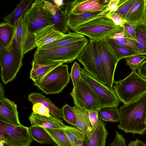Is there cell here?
<instances>
[{
	"label": "cell",
	"mask_w": 146,
	"mask_h": 146,
	"mask_svg": "<svg viewBox=\"0 0 146 146\" xmlns=\"http://www.w3.org/2000/svg\"><path fill=\"white\" fill-rule=\"evenodd\" d=\"M110 0H99V3L101 4L106 6H107Z\"/></svg>",
	"instance_id": "obj_51"
},
{
	"label": "cell",
	"mask_w": 146,
	"mask_h": 146,
	"mask_svg": "<svg viewBox=\"0 0 146 146\" xmlns=\"http://www.w3.org/2000/svg\"><path fill=\"white\" fill-rule=\"evenodd\" d=\"M137 44L139 51L146 55V24L143 22L136 24Z\"/></svg>",
	"instance_id": "obj_31"
},
{
	"label": "cell",
	"mask_w": 146,
	"mask_h": 146,
	"mask_svg": "<svg viewBox=\"0 0 146 146\" xmlns=\"http://www.w3.org/2000/svg\"><path fill=\"white\" fill-rule=\"evenodd\" d=\"M125 38L123 33L119 32L112 35L109 38L116 40H119Z\"/></svg>",
	"instance_id": "obj_47"
},
{
	"label": "cell",
	"mask_w": 146,
	"mask_h": 146,
	"mask_svg": "<svg viewBox=\"0 0 146 146\" xmlns=\"http://www.w3.org/2000/svg\"><path fill=\"white\" fill-rule=\"evenodd\" d=\"M29 119L31 125H36L43 128L63 129L66 126L62 121L53 117L52 115L47 117L32 112Z\"/></svg>",
	"instance_id": "obj_18"
},
{
	"label": "cell",
	"mask_w": 146,
	"mask_h": 146,
	"mask_svg": "<svg viewBox=\"0 0 146 146\" xmlns=\"http://www.w3.org/2000/svg\"><path fill=\"white\" fill-rule=\"evenodd\" d=\"M79 64L75 62L71 68L70 76L72 79L74 87H75L80 80L81 79Z\"/></svg>",
	"instance_id": "obj_39"
},
{
	"label": "cell",
	"mask_w": 146,
	"mask_h": 146,
	"mask_svg": "<svg viewBox=\"0 0 146 146\" xmlns=\"http://www.w3.org/2000/svg\"><path fill=\"white\" fill-rule=\"evenodd\" d=\"M109 44L118 61L123 58L139 55H143L140 51L133 49Z\"/></svg>",
	"instance_id": "obj_32"
},
{
	"label": "cell",
	"mask_w": 146,
	"mask_h": 146,
	"mask_svg": "<svg viewBox=\"0 0 146 146\" xmlns=\"http://www.w3.org/2000/svg\"><path fill=\"white\" fill-rule=\"evenodd\" d=\"M70 94L74 105L89 111L99 109L98 98L89 86L81 79Z\"/></svg>",
	"instance_id": "obj_11"
},
{
	"label": "cell",
	"mask_w": 146,
	"mask_h": 146,
	"mask_svg": "<svg viewBox=\"0 0 146 146\" xmlns=\"http://www.w3.org/2000/svg\"><path fill=\"white\" fill-rule=\"evenodd\" d=\"M53 2H51L55 6L61 9L63 8L64 4V0H53Z\"/></svg>",
	"instance_id": "obj_48"
},
{
	"label": "cell",
	"mask_w": 146,
	"mask_h": 146,
	"mask_svg": "<svg viewBox=\"0 0 146 146\" xmlns=\"http://www.w3.org/2000/svg\"><path fill=\"white\" fill-rule=\"evenodd\" d=\"M99 0L72 1L67 13L77 14L86 12L102 11L107 6L99 3Z\"/></svg>",
	"instance_id": "obj_15"
},
{
	"label": "cell",
	"mask_w": 146,
	"mask_h": 146,
	"mask_svg": "<svg viewBox=\"0 0 146 146\" xmlns=\"http://www.w3.org/2000/svg\"><path fill=\"white\" fill-rule=\"evenodd\" d=\"M64 63H65L62 62H58L40 64L33 60L32 67L29 78L33 80L34 83L38 82L54 68Z\"/></svg>",
	"instance_id": "obj_21"
},
{
	"label": "cell",
	"mask_w": 146,
	"mask_h": 146,
	"mask_svg": "<svg viewBox=\"0 0 146 146\" xmlns=\"http://www.w3.org/2000/svg\"><path fill=\"white\" fill-rule=\"evenodd\" d=\"M28 100L33 104L39 103L42 104L49 110L50 114L55 118L60 119L64 118L62 109H60L55 106L50 99L37 92H32L29 94Z\"/></svg>",
	"instance_id": "obj_20"
},
{
	"label": "cell",
	"mask_w": 146,
	"mask_h": 146,
	"mask_svg": "<svg viewBox=\"0 0 146 146\" xmlns=\"http://www.w3.org/2000/svg\"><path fill=\"white\" fill-rule=\"evenodd\" d=\"M64 118L63 119L67 123L76 126V120L75 114L68 104H65L62 108Z\"/></svg>",
	"instance_id": "obj_37"
},
{
	"label": "cell",
	"mask_w": 146,
	"mask_h": 146,
	"mask_svg": "<svg viewBox=\"0 0 146 146\" xmlns=\"http://www.w3.org/2000/svg\"><path fill=\"white\" fill-rule=\"evenodd\" d=\"M81 78L91 88L97 96L99 102V109L106 107L117 108L121 101L114 89L103 84L84 69L80 68Z\"/></svg>",
	"instance_id": "obj_9"
},
{
	"label": "cell",
	"mask_w": 146,
	"mask_h": 146,
	"mask_svg": "<svg viewBox=\"0 0 146 146\" xmlns=\"http://www.w3.org/2000/svg\"><path fill=\"white\" fill-rule=\"evenodd\" d=\"M32 110L35 113L47 117H49L50 115L49 109L42 104L38 103L33 104Z\"/></svg>",
	"instance_id": "obj_41"
},
{
	"label": "cell",
	"mask_w": 146,
	"mask_h": 146,
	"mask_svg": "<svg viewBox=\"0 0 146 146\" xmlns=\"http://www.w3.org/2000/svg\"><path fill=\"white\" fill-rule=\"evenodd\" d=\"M136 24L125 21L123 27H119L120 32L124 34L125 38L134 41L137 43L136 35Z\"/></svg>",
	"instance_id": "obj_35"
},
{
	"label": "cell",
	"mask_w": 146,
	"mask_h": 146,
	"mask_svg": "<svg viewBox=\"0 0 146 146\" xmlns=\"http://www.w3.org/2000/svg\"><path fill=\"white\" fill-rule=\"evenodd\" d=\"M108 17L111 19L117 26L123 27L125 20L119 15L113 13L109 15Z\"/></svg>",
	"instance_id": "obj_44"
},
{
	"label": "cell",
	"mask_w": 146,
	"mask_h": 146,
	"mask_svg": "<svg viewBox=\"0 0 146 146\" xmlns=\"http://www.w3.org/2000/svg\"><path fill=\"white\" fill-rule=\"evenodd\" d=\"M145 145H146V143H145Z\"/></svg>",
	"instance_id": "obj_54"
},
{
	"label": "cell",
	"mask_w": 146,
	"mask_h": 146,
	"mask_svg": "<svg viewBox=\"0 0 146 146\" xmlns=\"http://www.w3.org/2000/svg\"><path fill=\"white\" fill-rule=\"evenodd\" d=\"M144 9V0H138L129 11L125 21L135 24L143 22Z\"/></svg>",
	"instance_id": "obj_26"
},
{
	"label": "cell",
	"mask_w": 146,
	"mask_h": 146,
	"mask_svg": "<svg viewBox=\"0 0 146 146\" xmlns=\"http://www.w3.org/2000/svg\"><path fill=\"white\" fill-rule=\"evenodd\" d=\"M33 139L29 127L0 121V140L8 146H30Z\"/></svg>",
	"instance_id": "obj_10"
},
{
	"label": "cell",
	"mask_w": 146,
	"mask_h": 146,
	"mask_svg": "<svg viewBox=\"0 0 146 146\" xmlns=\"http://www.w3.org/2000/svg\"><path fill=\"white\" fill-rule=\"evenodd\" d=\"M55 13L54 5L50 1L36 0L25 11L23 19L29 30L34 33L53 24L52 18Z\"/></svg>",
	"instance_id": "obj_3"
},
{
	"label": "cell",
	"mask_w": 146,
	"mask_h": 146,
	"mask_svg": "<svg viewBox=\"0 0 146 146\" xmlns=\"http://www.w3.org/2000/svg\"><path fill=\"white\" fill-rule=\"evenodd\" d=\"M5 91L3 86V84L0 83V99L5 98Z\"/></svg>",
	"instance_id": "obj_50"
},
{
	"label": "cell",
	"mask_w": 146,
	"mask_h": 146,
	"mask_svg": "<svg viewBox=\"0 0 146 146\" xmlns=\"http://www.w3.org/2000/svg\"><path fill=\"white\" fill-rule=\"evenodd\" d=\"M127 146H146L145 143L137 139L135 140L131 141Z\"/></svg>",
	"instance_id": "obj_46"
},
{
	"label": "cell",
	"mask_w": 146,
	"mask_h": 146,
	"mask_svg": "<svg viewBox=\"0 0 146 146\" xmlns=\"http://www.w3.org/2000/svg\"><path fill=\"white\" fill-rule=\"evenodd\" d=\"M51 146H58L56 144H53Z\"/></svg>",
	"instance_id": "obj_53"
},
{
	"label": "cell",
	"mask_w": 146,
	"mask_h": 146,
	"mask_svg": "<svg viewBox=\"0 0 146 146\" xmlns=\"http://www.w3.org/2000/svg\"><path fill=\"white\" fill-rule=\"evenodd\" d=\"M76 120V126L83 132L88 139L91 137L93 130L89 118V111L74 105L71 107Z\"/></svg>",
	"instance_id": "obj_19"
},
{
	"label": "cell",
	"mask_w": 146,
	"mask_h": 146,
	"mask_svg": "<svg viewBox=\"0 0 146 146\" xmlns=\"http://www.w3.org/2000/svg\"><path fill=\"white\" fill-rule=\"evenodd\" d=\"M64 129L73 146H77L79 141L86 136L75 126L66 125Z\"/></svg>",
	"instance_id": "obj_33"
},
{
	"label": "cell",
	"mask_w": 146,
	"mask_h": 146,
	"mask_svg": "<svg viewBox=\"0 0 146 146\" xmlns=\"http://www.w3.org/2000/svg\"><path fill=\"white\" fill-rule=\"evenodd\" d=\"M3 146H5V145H4Z\"/></svg>",
	"instance_id": "obj_55"
},
{
	"label": "cell",
	"mask_w": 146,
	"mask_h": 146,
	"mask_svg": "<svg viewBox=\"0 0 146 146\" xmlns=\"http://www.w3.org/2000/svg\"><path fill=\"white\" fill-rule=\"evenodd\" d=\"M17 105L7 98L0 99V121L19 125Z\"/></svg>",
	"instance_id": "obj_14"
},
{
	"label": "cell",
	"mask_w": 146,
	"mask_h": 146,
	"mask_svg": "<svg viewBox=\"0 0 146 146\" xmlns=\"http://www.w3.org/2000/svg\"><path fill=\"white\" fill-rule=\"evenodd\" d=\"M106 86L112 88L114 82V75L118 61L111 49L108 39L98 41Z\"/></svg>",
	"instance_id": "obj_12"
},
{
	"label": "cell",
	"mask_w": 146,
	"mask_h": 146,
	"mask_svg": "<svg viewBox=\"0 0 146 146\" xmlns=\"http://www.w3.org/2000/svg\"><path fill=\"white\" fill-rule=\"evenodd\" d=\"M116 136L112 142L109 144V146H127L126 140L122 135L115 131Z\"/></svg>",
	"instance_id": "obj_43"
},
{
	"label": "cell",
	"mask_w": 146,
	"mask_h": 146,
	"mask_svg": "<svg viewBox=\"0 0 146 146\" xmlns=\"http://www.w3.org/2000/svg\"><path fill=\"white\" fill-rule=\"evenodd\" d=\"M138 74L146 80V60L141 64L137 68Z\"/></svg>",
	"instance_id": "obj_45"
},
{
	"label": "cell",
	"mask_w": 146,
	"mask_h": 146,
	"mask_svg": "<svg viewBox=\"0 0 146 146\" xmlns=\"http://www.w3.org/2000/svg\"><path fill=\"white\" fill-rule=\"evenodd\" d=\"M34 34L37 48L50 43L66 35L55 30L53 24L48 25Z\"/></svg>",
	"instance_id": "obj_16"
},
{
	"label": "cell",
	"mask_w": 146,
	"mask_h": 146,
	"mask_svg": "<svg viewBox=\"0 0 146 146\" xmlns=\"http://www.w3.org/2000/svg\"><path fill=\"white\" fill-rule=\"evenodd\" d=\"M89 40H84L55 48L37 49L34 54L33 60L40 64L62 62L70 63L76 59Z\"/></svg>",
	"instance_id": "obj_2"
},
{
	"label": "cell",
	"mask_w": 146,
	"mask_h": 146,
	"mask_svg": "<svg viewBox=\"0 0 146 146\" xmlns=\"http://www.w3.org/2000/svg\"><path fill=\"white\" fill-rule=\"evenodd\" d=\"M146 56L145 55H139L125 58L126 64L132 71H136L138 67L145 60Z\"/></svg>",
	"instance_id": "obj_36"
},
{
	"label": "cell",
	"mask_w": 146,
	"mask_h": 146,
	"mask_svg": "<svg viewBox=\"0 0 146 146\" xmlns=\"http://www.w3.org/2000/svg\"><path fill=\"white\" fill-rule=\"evenodd\" d=\"M54 7L55 13L52 18L54 29L62 33L68 34L70 31L67 25V13L55 5Z\"/></svg>",
	"instance_id": "obj_25"
},
{
	"label": "cell",
	"mask_w": 146,
	"mask_h": 146,
	"mask_svg": "<svg viewBox=\"0 0 146 146\" xmlns=\"http://www.w3.org/2000/svg\"><path fill=\"white\" fill-rule=\"evenodd\" d=\"M106 123L100 119L96 127L93 128L90 137L88 139V146H105L108 133L106 127Z\"/></svg>",
	"instance_id": "obj_23"
},
{
	"label": "cell",
	"mask_w": 146,
	"mask_h": 146,
	"mask_svg": "<svg viewBox=\"0 0 146 146\" xmlns=\"http://www.w3.org/2000/svg\"><path fill=\"white\" fill-rule=\"evenodd\" d=\"M30 132L33 139L42 144L50 145L54 143L49 134L43 127L36 125H31L29 127Z\"/></svg>",
	"instance_id": "obj_27"
},
{
	"label": "cell",
	"mask_w": 146,
	"mask_h": 146,
	"mask_svg": "<svg viewBox=\"0 0 146 146\" xmlns=\"http://www.w3.org/2000/svg\"><path fill=\"white\" fill-rule=\"evenodd\" d=\"M86 38L82 35L70 32L63 37L37 49L46 50L59 48L84 40Z\"/></svg>",
	"instance_id": "obj_22"
},
{
	"label": "cell",
	"mask_w": 146,
	"mask_h": 146,
	"mask_svg": "<svg viewBox=\"0 0 146 146\" xmlns=\"http://www.w3.org/2000/svg\"><path fill=\"white\" fill-rule=\"evenodd\" d=\"M119 0H111L107 6L102 11L101 14L108 17L117 9Z\"/></svg>",
	"instance_id": "obj_40"
},
{
	"label": "cell",
	"mask_w": 146,
	"mask_h": 146,
	"mask_svg": "<svg viewBox=\"0 0 146 146\" xmlns=\"http://www.w3.org/2000/svg\"><path fill=\"white\" fill-rule=\"evenodd\" d=\"M35 1H21L12 13L3 18V22L8 23L15 27L19 20L23 17L25 11Z\"/></svg>",
	"instance_id": "obj_24"
},
{
	"label": "cell",
	"mask_w": 146,
	"mask_h": 146,
	"mask_svg": "<svg viewBox=\"0 0 146 146\" xmlns=\"http://www.w3.org/2000/svg\"><path fill=\"white\" fill-rule=\"evenodd\" d=\"M120 32L119 27L110 19L105 17L96 18L77 28L74 32L88 37L90 40L100 41L108 39Z\"/></svg>",
	"instance_id": "obj_7"
},
{
	"label": "cell",
	"mask_w": 146,
	"mask_h": 146,
	"mask_svg": "<svg viewBox=\"0 0 146 146\" xmlns=\"http://www.w3.org/2000/svg\"><path fill=\"white\" fill-rule=\"evenodd\" d=\"M98 117L102 120L111 122H119L120 116L117 108L106 107L98 110Z\"/></svg>",
	"instance_id": "obj_30"
},
{
	"label": "cell",
	"mask_w": 146,
	"mask_h": 146,
	"mask_svg": "<svg viewBox=\"0 0 146 146\" xmlns=\"http://www.w3.org/2000/svg\"><path fill=\"white\" fill-rule=\"evenodd\" d=\"M43 128L50 135L58 146H73L63 129Z\"/></svg>",
	"instance_id": "obj_28"
},
{
	"label": "cell",
	"mask_w": 146,
	"mask_h": 146,
	"mask_svg": "<svg viewBox=\"0 0 146 146\" xmlns=\"http://www.w3.org/2000/svg\"><path fill=\"white\" fill-rule=\"evenodd\" d=\"M102 11L86 12L74 14H67V25L68 28L74 31L79 27L96 18L106 16L102 14Z\"/></svg>",
	"instance_id": "obj_17"
},
{
	"label": "cell",
	"mask_w": 146,
	"mask_h": 146,
	"mask_svg": "<svg viewBox=\"0 0 146 146\" xmlns=\"http://www.w3.org/2000/svg\"><path fill=\"white\" fill-rule=\"evenodd\" d=\"M7 47L5 54L0 61V75L3 83L6 84L12 81L22 66L24 56L19 44L14 37Z\"/></svg>",
	"instance_id": "obj_6"
},
{
	"label": "cell",
	"mask_w": 146,
	"mask_h": 146,
	"mask_svg": "<svg viewBox=\"0 0 146 146\" xmlns=\"http://www.w3.org/2000/svg\"><path fill=\"white\" fill-rule=\"evenodd\" d=\"M76 60L87 72L106 85L98 41L90 39Z\"/></svg>",
	"instance_id": "obj_5"
},
{
	"label": "cell",
	"mask_w": 146,
	"mask_h": 146,
	"mask_svg": "<svg viewBox=\"0 0 146 146\" xmlns=\"http://www.w3.org/2000/svg\"><path fill=\"white\" fill-rule=\"evenodd\" d=\"M68 67L63 64L57 66L34 85L46 94L60 93L69 82Z\"/></svg>",
	"instance_id": "obj_8"
},
{
	"label": "cell",
	"mask_w": 146,
	"mask_h": 146,
	"mask_svg": "<svg viewBox=\"0 0 146 146\" xmlns=\"http://www.w3.org/2000/svg\"><path fill=\"white\" fill-rule=\"evenodd\" d=\"M14 38L21 47L24 54L37 47L34 33L28 29L23 19H20L15 26Z\"/></svg>",
	"instance_id": "obj_13"
},
{
	"label": "cell",
	"mask_w": 146,
	"mask_h": 146,
	"mask_svg": "<svg viewBox=\"0 0 146 146\" xmlns=\"http://www.w3.org/2000/svg\"><path fill=\"white\" fill-rule=\"evenodd\" d=\"M145 1V9L143 22L146 24V0Z\"/></svg>",
	"instance_id": "obj_52"
},
{
	"label": "cell",
	"mask_w": 146,
	"mask_h": 146,
	"mask_svg": "<svg viewBox=\"0 0 146 146\" xmlns=\"http://www.w3.org/2000/svg\"><path fill=\"white\" fill-rule=\"evenodd\" d=\"M138 0H119L118 8L114 13L120 16L125 20L129 11Z\"/></svg>",
	"instance_id": "obj_34"
},
{
	"label": "cell",
	"mask_w": 146,
	"mask_h": 146,
	"mask_svg": "<svg viewBox=\"0 0 146 146\" xmlns=\"http://www.w3.org/2000/svg\"><path fill=\"white\" fill-rule=\"evenodd\" d=\"M114 82L115 92L124 105L129 104L146 94V80L135 71H132L125 78Z\"/></svg>",
	"instance_id": "obj_4"
},
{
	"label": "cell",
	"mask_w": 146,
	"mask_h": 146,
	"mask_svg": "<svg viewBox=\"0 0 146 146\" xmlns=\"http://www.w3.org/2000/svg\"><path fill=\"white\" fill-rule=\"evenodd\" d=\"M98 110L89 111V119L93 128L96 127L99 125L100 120L98 117Z\"/></svg>",
	"instance_id": "obj_42"
},
{
	"label": "cell",
	"mask_w": 146,
	"mask_h": 146,
	"mask_svg": "<svg viewBox=\"0 0 146 146\" xmlns=\"http://www.w3.org/2000/svg\"><path fill=\"white\" fill-rule=\"evenodd\" d=\"M118 129L126 133L143 135L146 131V94L119 109Z\"/></svg>",
	"instance_id": "obj_1"
},
{
	"label": "cell",
	"mask_w": 146,
	"mask_h": 146,
	"mask_svg": "<svg viewBox=\"0 0 146 146\" xmlns=\"http://www.w3.org/2000/svg\"><path fill=\"white\" fill-rule=\"evenodd\" d=\"M88 138L86 136L79 141L77 146H88Z\"/></svg>",
	"instance_id": "obj_49"
},
{
	"label": "cell",
	"mask_w": 146,
	"mask_h": 146,
	"mask_svg": "<svg viewBox=\"0 0 146 146\" xmlns=\"http://www.w3.org/2000/svg\"><path fill=\"white\" fill-rule=\"evenodd\" d=\"M108 40L109 44L131 48L139 51L136 42L134 41L125 38L119 40H116L109 38Z\"/></svg>",
	"instance_id": "obj_38"
},
{
	"label": "cell",
	"mask_w": 146,
	"mask_h": 146,
	"mask_svg": "<svg viewBox=\"0 0 146 146\" xmlns=\"http://www.w3.org/2000/svg\"><path fill=\"white\" fill-rule=\"evenodd\" d=\"M15 27L11 24L3 22L0 24V42L7 46L13 40L15 34Z\"/></svg>",
	"instance_id": "obj_29"
}]
</instances>
